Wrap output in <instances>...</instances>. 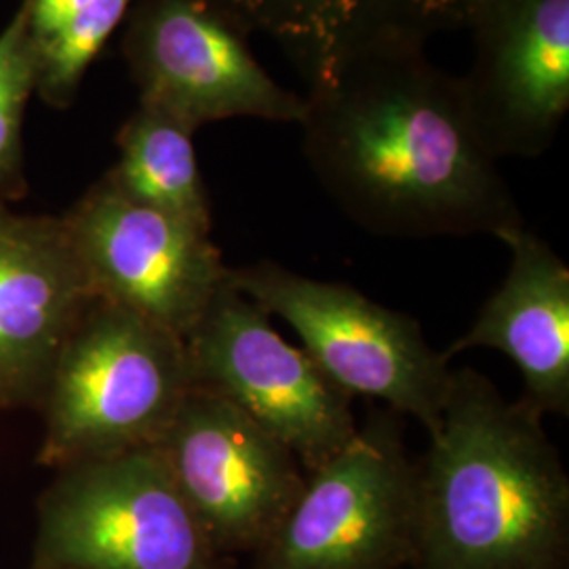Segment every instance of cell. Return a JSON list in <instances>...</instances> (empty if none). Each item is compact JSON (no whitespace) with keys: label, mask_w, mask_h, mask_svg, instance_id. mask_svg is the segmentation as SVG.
<instances>
[{"label":"cell","mask_w":569,"mask_h":569,"mask_svg":"<svg viewBox=\"0 0 569 569\" xmlns=\"http://www.w3.org/2000/svg\"><path fill=\"white\" fill-rule=\"evenodd\" d=\"M305 100L306 161L371 234L500 239L526 226L462 82L428 60L425 42L355 51L310 79Z\"/></svg>","instance_id":"obj_1"},{"label":"cell","mask_w":569,"mask_h":569,"mask_svg":"<svg viewBox=\"0 0 569 569\" xmlns=\"http://www.w3.org/2000/svg\"><path fill=\"white\" fill-rule=\"evenodd\" d=\"M545 416L472 367L451 371L416 475L407 569H569V477Z\"/></svg>","instance_id":"obj_2"},{"label":"cell","mask_w":569,"mask_h":569,"mask_svg":"<svg viewBox=\"0 0 569 569\" xmlns=\"http://www.w3.org/2000/svg\"><path fill=\"white\" fill-rule=\"evenodd\" d=\"M190 388L180 336L91 298L42 392L44 435L37 462L60 470L154 448Z\"/></svg>","instance_id":"obj_3"},{"label":"cell","mask_w":569,"mask_h":569,"mask_svg":"<svg viewBox=\"0 0 569 569\" xmlns=\"http://www.w3.org/2000/svg\"><path fill=\"white\" fill-rule=\"evenodd\" d=\"M37 502L26 569H234L183 500L157 448L56 470Z\"/></svg>","instance_id":"obj_4"},{"label":"cell","mask_w":569,"mask_h":569,"mask_svg":"<svg viewBox=\"0 0 569 569\" xmlns=\"http://www.w3.org/2000/svg\"><path fill=\"white\" fill-rule=\"evenodd\" d=\"M228 281L293 327L306 355L348 397L385 401L428 435L439 427L451 369L416 319L352 284L310 279L270 260L228 268Z\"/></svg>","instance_id":"obj_5"},{"label":"cell","mask_w":569,"mask_h":569,"mask_svg":"<svg viewBox=\"0 0 569 569\" xmlns=\"http://www.w3.org/2000/svg\"><path fill=\"white\" fill-rule=\"evenodd\" d=\"M403 416L376 411L305 488L249 569H407L416 542V475Z\"/></svg>","instance_id":"obj_6"},{"label":"cell","mask_w":569,"mask_h":569,"mask_svg":"<svg viewBox=\"0 0 569 569\" xmlns=\"http://www.w3.org/2000/svg\"><path fill=\"white\" fill-rule=\"evenodd\" d=\"M182 342L192 388L239 407L291 449L306 472L323 467L359 430L352 397L228 277Z\"/></svg>","instance_id":"obj_7"},{"label":"cell","mask_w":569,"mask_h":569,"mask_svg":"<svg viewBox=\"0 0 569 569\" xmlns=\"http://www.w3.org/2000/svg\"><path fill=\"white\" fill-rule=\"evenodd\" d=\"M247 23L209 0H140L122 53L154 106L192 131L228 119L302 122L305 96L274 81L247 44Z\"/></svg>","instance_id":"obj_8"},{"label":"cell","mask_w":569,"mask_h":569,"mask_svg":"<svg viewBox=\"0 0 569 569\" xmlns=\"http://www.w3.org/2000/svg\"><path fill=\"white\" fill-rule=\"evenodd\" d=\"M157 451L226 557L253 555L277 531L305 488L291 449L224 397L190 388Z\"/></svg>","instance_id":"obj_9"},{"label":"cell","mask_w":569,"mask_h":569,"mask_svg":"<svg viewBox=\"0 0 569 569\" xmlns=\"http://www.w3.org/2000/svg\"><path fill=\"white\" fill-rule=\"evenodd\" d=\"M61 222L93 298L180 338L228 277L209 232L127 199L103 178Z\"/></svg>","instance_id":"obj_10"},{"label":"cell","mask_w":569,"mask_h":569,"mask_svg":"<svg viewBox=\"0 0 569 569\" xmlns=\"http://www.w3.org/2000/svg\"><path fill=\"white\" fill-rule=\"evenodd\" d=\"M475 60L460 79L489 154L533 159L569 110V0H470Z\"/></svg>","instance_id":"obj_11"},{"label":"cell","mask_w":569,"mask_h":569,"mask_svg":"<svg viewBox=\"0 0 569 569\" xmlns=\"http://www.w3.org/2000/svg\"><path fill=\"white\" fill-rule=\"evenodd\" d=\"M91 291L61 218L0 204V411L41 406Z\"/></svg>","instance_id":"obj_12"},{"label":"cell","mask_w":569,"mask_h":569,"mask_svg":"<svg viewBox=\"0 0 569 569\" xmlns=\"http://www.w3.org/2000/svg\"><path fill=\"white\" fill-rule=\"evenodd\" d=\"M510 249L505 281L443 352L475 348L507 355L523 378V403L540 416L569 413V268L528 226L500 237Z\"/></svg>","instance_id":"obj_13"},{"label":"cell","mask_w":569,"mask_h":569,"mask_svg":"<svg viewBox=\"0 0 569 569\" xmlns=\"http://www.w3.org/2000/svg\"><path fill=\"white\" fill-rule=\"evenodd\" d=\"M468 0H243L239 18L298 61L308 81L346 56L382 42L467 28Z\"/></svg>","instance_id":"obj_14"},{"label":"cell","mask_w":569,"mask_h":569,"mask_svg":"<svg viewBox=\"0 0 569 569\" xmlns=\"http://www.w3.org/2000/svg\"><path fill=\"white\" fill-rule=\"evenodd\" d=\"M192 138L183 122L140 103L117 136L119 161L103 180L127 199L211 234V203Z\"/></svg>","instance_id":"obj_15"},{"label":"cell","mask_w":569,"mask_h":569,"mask_svg":"<svg viewBox=\"0 0 569 569\" xmlns=\"http://www.w3.org/2000/svg\"><path fill=\"white\" fill-rule=\"evenodd\" d=\"M136 0H93L56 34L37 42V93L51 106H68L89 66L129 16Z\"/></svg>","instance_id":"obj_16"},{"label":"cell","mask_w":569,"mask_h":569,"mask_svg":"<svg viewBox=\"0 0 569 569\" xmlns=\"http://www.w3.org/2000/svg\"><path fill=\"white\" fill-rule=\"evenodd\" d=\"M37 93V42L23 9L0 30V204L23 192V114Z\"/></svg>","instance_id":"obj_17"},{"label":"cell","mask_w":569,"mask_h":569,"mask_svg":"<svg viewBox=\"0 0 569 569\" xmlns=\"http://www.w3.org/2000/svg\"><path fill=\"white\" fill-rule=\"evenodd\" d=\"M93 0H21L28 28L34 42L44 41L77 18Z\"/></svg>","instance_id":"obj_18"},{"label":"cell","mask_w":569,"mask_h":569,"mask_svg":"<svg viewBox=\"0 0 569 569\" xmlns=\"http://www.w3.org/2000/svg\"><path fill=\"white\" fill-rule=\"evenodd\" d=\"M209 2H216V4L228 7L232 13H237V16H239V9H241V2H243V0H209ZM239 20H241V18H239Z\"/></svg>","instance_id":"obj_19"},{"label":"cell","mask_w":569,"mask_h":569,"mask_svg":"<svg viewBox=\"0 0 569 569\" xmlns=\"http://www.w3.org/2000/svg\"><path fill=\"white\" fill-rule=\"evenodd\" d=\"M468 2H470V0H468Z\"/></svg>","instance_id":"obj_20"}]
</instances>
